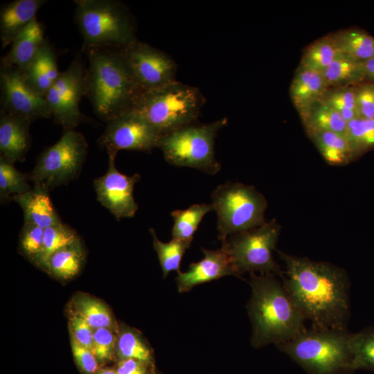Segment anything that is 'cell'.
Masks as SVG:
<instances>
[{"instance_id":"1","label":"cell","mask_w":374,"mask_h":374,"mask_svg":"<svg viewBox=\"0 0 374 374\" xmlns=\"http://www.w3.org/2000/svg\"><path fill=\"white\" fill-rule=\"evenodd\" d=\"M278 254L285 265L283 286L312 327L348 330L350 282L345 270L326 262Z\"/></svg>"},{"instance_id":"2","label":"cell","mask_w":374,"mask_h":374,"mask_svg":"<svg viewBox=\"0 0 374 374\" xmlns=\"http://www.w3.org/2000/svg\"><path fill=\"white\" fill-rule=\"evenodd\" d=\"M275 276L250 273L251 296L247 307L252 324L251 343L257 348L285 342L307 329L305 319Z\"/></svg>"},{"instance_id":"3","label":"cell","mask_w":374,"mask_h":374,"mask_svg":"<svg viewBox=\"0 0 374 374\" xmlns=\"http://www.w3.org/2000/svg\"><path fill=\"white\" fill-rule=\"evenodd\" d=\"M87 53L85 96L96 115L107 123L132 109L143 91L120 50L93 48Z\"/></svg>"},{"instance_id":"4","label":"cell","mask_w":374,"mask_h":374,"mask_svg":"<svg viewBox=\"0 0 374 374\" xmlns=\"http://www.w3.org/2000/svg\"><path fill=\"white\" fill-rule=\"evenodd\" d=\"M348 330L311 328L277 348L308 374H350Z\"/></svg>"},{"instance_id":"5","label":"cell","mask_w":374,"mask_h":374,"mask_svg":"<svg viewBox=\"0 0 374 374\" xmlns=\"http://www.w3.org/2000/svg\"><path fill=\"white\" fill-rule=\"evenodd\" d=\"M204 103L198 88L174 80L161 87L143 91L132 109L161 136L192 124L198 118Z\"/></svg>"},{"instance_id":"6","label":"cell","mask_w":374,"mask_h":374,"mask_svg":"<svg viewBox=\"0 0 374 374\" xmlns=\"http://www.w3.org/2000/svg\"><path fill=\"white\" fill-rule=\"evenodd\" d=\"M75 19L83 39L82 50L120 49L136 39L130 15L113 0H75Z\"/></svg>"},{"instance_id":"7","label":"cell","mask_w":374,"mask_h":374,"mask_svg":"<svg viewBox=\"0 0 374 374\" xmlns=\"http://www.w3.org/2000/svg\"><path fill=\"white\" fill-rule=\"evenodd\" d=\"M227 121L226 118H222L207 124L184 126L162 135L157 148L171 165L215 175L221 166L215 157V138Z\"/></svg>"},{"instance_id":"8","label":"cell","mask_w":374,"mask_h":374,"mask_svg":"<svg viewBox=\"0 0 374 374\" xmlns=\"http://www.w3.org/2000/svg\"><path fill=\"white\" fill-rule=\"evenodd\" d=\"M211 200L217 217L218 238L222 242L231 235L266 222V199L253 186L227 181L215 188Z\"/></svg>"},{"instance_id":"9","label":"cell","mask_w":374,"mask_h":374,"mask_svg":"<svg viewBox=\"0 0 374 374\" xmlns=\"http://www.w3.org/2000/svg\"><path fill=\"white\" fill-rule=\"evenodd\" d=\"M87 147L81 133L74 130L64 131L54 145L44 149L39 156L32 171L26 174L28 181L48 192L68 184L79 175Z\"/></svg>"},{"instance_id":"10","label":"cell","mask_w":374,"mask_h":374,"mask_svg":"<svg viewBox=\"0 0 374 374\" xmlns=\"http://www.w3.org/2000/svg\"><path fill=\"white\" fill-rule=\"evenodd\" d=\"M280 231V226L273 219L253 229L231 235L222 242L239 276L247 271H259L283 277L285 272L273 256Z\"/></svg>"},{"instance_id":"11","label":"cell","mask_w":374,"mask_h":374,"mask_svg":"<svg viewBox=\"0 0 374 374\" xmlns=\"http://www.w3.org/2000/svg\"><path fill=\"white\" fill-rule=\"evenodd\" d=\"M84 75L81 60L75 57L44 96L51 118L64 131L73 130L84 120L79 104L85 96Z\"/></svg>"},{"instance_id":"12","label":"cell","mask_w":374,"mask_h":374,"mask_svg":"<svg viewBox=\"0 0 374 374\" xmlns=\"http://www.w3.org/2000/svg\"><path fill=\"white\" fill-rule=\"evenodd\" d=\"M119 50L143 92L175 80L177 64L166 53L136 39Z\"/></svg>"},{"instance_id":"13","label":"cell","mask_w":374,"mask_h":374,"mask_svg":"<svg viewBox=\"0 0 374 374\" xmlns=\"http://www.w3.org/2000/svg\"><path fill=\"white\" fill-rule=\"evenodd\" d=\"M107 123L98 142L108 155L116 156L121 150L148 151L157 148L161 134L134 109Z\"/></svg>"},{"instance_id":"14","label":"cell","mask_w":374,"mask_h":374,"mask_svg":"<svg viewBox=\"0 0 374 374\" xmlns=\"http://www.w3.org/2000/svg\"><path fill=\"white\" fill-rule=\"evenodd\" d=\"M0 84L1 113L21 117L30 122L51 118L44 96L33 89L17 69L1 66Z\"/></svg>"},{"instance_id":"15","label":"cell","mask_w":374,"mask_h":374,"mask_svg":"<svg viewBox=\"0 0 374 374\" xmlns=\"http://www.w3.org/2000/svg\"><path fill=\"white\" fill-rule=\"evenodd\" d=\"M109 166L105 175L94 179L97 200L117 220L132 217L139 207L133 195L134 186L141 179L138 173L127 176L118 171L114 155H108Z\"/></svg>"},{"instance_id":"16","label":"cell","mask_w":374,"mask_h":374,"mask_svg":"<svg viewBox=\"0 0 374 374\" xmlns=\"http://www.w3.org/2000/svg\"><path fill=\"white\" fill-rule=\"evenodd\" d=\"M202 251L204 254L203 259L191 263L186 272H177L176 282L180 293L225 276L239 277L229 254L223 246L217 250L202 248Z\"/></svg>"},{"instance_id":"17","label":"cell","mask_w":374,"mask_h":374,"mask_svg":"<svg viewBox=\"0 0 374 374\" xmlns=\"http://www.w3.org/2000/svg\"><path fill=\"white\" fill-rule=\"evenodd\" d=\"M30 123L25 118L1 113L0 157L12 163L25 159L31 145Z\"/></svg>"},{"instance_id":"18","label":"cell","mask_w":374,"mask_h":374,"mask_svg":"<svg viewBox=\"0 0 374 374\" xmlns=\"http://www.w3.org/2000/svg\"><path fill=\"white\" fill-rule=\"evenodd\" d=\"M45 0H16L4 5L0 12V38L2 48L12 44L36 17Z\"/></svg>"},{"instance_id":"19","label":"cell","mask_w":374,"mask_h":374,"mask_svg":"<svg viewBox=\"0 0 374 374\" xmlns=\"http://www.w3.org/2000/svg\"><path fill=\"white\" fill-rule=\"evenodd\" d=\"M45 39L43 25L35 17L13 41L8 53L1 57V66L15 67L24 73Z\"/></svg>"},{"instance_id":"20","label":"cell","mask_w":374,"mask_h":374,"mask_svg":"<svg viewBox=\"0 0 374 374\" xmlns=\"http://www.w3.org/2000/svg\"><path fill=\"white\" fill-rule=\"evenodd\" d=\"M22 208L24 223H30L45 229L49 226L62 223L53 204L48 191L34 186L30 191L13 197Z\"/></svg>"},{"instance_id":"21","label":"cell","mask_w":374,"mask_h":374,"mask_svg":"<svg viewBox=\"0 0 374 374\" xmlns=\"http://www.w3.org/2000/svg\"><path fill=\"white\" fill-rule=\"evenodd\" d=\"M55 51L47 39L36 56L22 73L28 85L38 93L45 96L60 75Z\"/></svg>"},{"instance_id":"22","label":"cell","mask_w":374,"mask_h":374,"mask_svg":"<svg viewBox=\"0 0 374 374\" xmlns=\"http://www.w3.org/2000/svg\"><path fill=\"white\" fill-rule=\"evenodd\" d=\"M327 89L321 74L299 67L290 84V95L301 115L321 100Z\"/></svg>"},{"instance_id":"23","label":"cell","mask_w":374,"mask_h":374,"mask_svg":"<svg viewBox=\"0 0 374 374\" xmlns=\"http://www.w3.org/2000/svg\"><path fill=\"white\" fill-rule=\"evenodd\" d=\"M362 62L338 52L321 74L328 88L355 86L365 82Z\"/></svg>"},{"instance_id":"24","label":"cell","mask_w":374,"mask_h":374,"mask_svg":"<svg viewBox=\"0 0 374 374\" xmlns=\"http://www.w3.org/2000/svg\"><path fill=\"white\" fill-rule=\"evenodd\" d=\"M328 36L339 52L360 61L374 57V37L364 30L348 28Z\"/></svg>"},{"instance_id":"25","label":"cell","mask_w":374,"mask_h":374,"mask_svg":"<svg viewBox=\"0 0 374 374\" xmlns=\"http://www.w3.org/2000/svg\"><path fill=\"white\" fill-rule=\"evenodd\" d=\"M300 116L308 134L331 132L345 134L347 122L335 109L321 100Z\"/></svg>"},{"instance_id":"26","label":"cell","mask_w":374,"mask_h":374,"mask_svg":"<svg viewBox=\"0 0 374 374\" xmlns=\"http://www.w3.org/2000/svg\"><path fill=\"white\" fill-rule=\"evenodd\" d=\"M308 135L328 163L341 166L352 161L344 135L331 132H316Z\"/></svg>"},{"instance_id":"27","label":"cell","mask_w":374,"mask_h":374,"mask_svg":"<svg viewBox=\"0 0 374 374\" xmlns=\"http://www.w3.org/2000/svg\"><path fill=\"white\" fill-rule=\"evenodd\" d=\"M84 261V252L78 240L55 252L48 259L46 269L54 276L67 280L75 276Z\"/></svg>"},{"instance_id":"28","label":"cell","mask_w":374,"mask_h":374,"mask_svg":"<svg viewBox=\"0 0 374 374\" xmlns=\"http://www.w3.org/2000/svg\"><path fill=\"white\" fill-rule=\"evenodd\" d=\"M213 210L211 204H195L184 210H175L171 213L174 223L172 236L174 239L191 244L195 232L204 216Z\"/></svg>"},{"instance_id":"29","label":"cell","mask_w":374,"mask_h":374,"mask_svg":"<svg viewBox=\"0 0 374 374\" xmlns=\"http://www.w3.org/2000/svg\"><path fill=\"white\" fill-rule=\"evenodd\" d=\"M348 344L351 371H374V326L364 328L356 333H350Z\"/></svg>"},{"instance_id":"30","label":"cell","mask_w":374,"mask_h":374,"mask_svg":"<svg viewBox=\"0 0 374 374\" xmlns=\"http://www.w3.org/2000/svg\"><path fill=\"white\" fill-rule=\"evenodd\" d=\"M344 136L353 161L374 148V118L357 117L347 122Z\"/></svg>"},{"instance_id":"31","label":"cell","mask_w":374,"mask_h":374,"mask_svg":"<svg viewBox=\"0 0 374 374\" xmlns=\"http://www.w3.org/2000/svg\"><path fill=\"white\" fill-rule=\"evenodd\" d=\"M116 355L118 360L134 359L153 368L154 357L152 350L136 330L124 328L117 337Z\"/></svg>"},{"instance_id":"32","label":"cell","mask_w":374,"mask_h":374,"mask_svg":"<svg viewBox=\"0 0 374 374\" xmlns=\"http://www.w3.org/2000/svg\"><path fill=\"white\" fill-rule=\"evenodd\" d=\"M338 52L330 37L324 36L307 46L303 53L299 67L322 74Z\"/></svg>"},{"instance_id":"33","label":"cell","mask_w":374,"mask_h":374,"mask_svg":"<svg viewBox=\"0 0 374 374\" xmlns=\"http://www.w3.org/2000/svg\"><path fill=\"white\" fill-rule=\"evenodd\" d=\"M78 240L75 231L62 223L44 229V248L37 265L46 269L48 259L55 252Z\"/></svg>"},{"instance_id":"34","label":"cell","mask_w":374,"mask_h":374,"mask_svg":"<svg viewBox=\"0 0 374 374\" xmlns=\"http://www.w3.org/2000/svg\"><path fill=\"white\" fill-rule=\"evenodd\" d=\"M150 232L152 237L154 249L158 255L163 277L166 278L172 271H179L182 257L190 244L174 238L168 242H163L158 238L154 229H150Z\"/></svg>"},{"instance_id":"35","label":"cell","mask_w":374,"mask_h":374,"mask_svg":"<svg viewBox=\"0 0 374 374\" xmlns=\"http://www.w3.org/2000/svg\"><path fill=\"white\" fill-rule=\"evenodd\" d=\"M75 313L82 317L95 330L101 328H112L114 320L105 304L90 296H80L74 302Z\"/></svg>"},{"instance_id":"36","label":"cell","mask_w":374,"mask_h":374,"mask_svg":"<svg viewBox=\"0 0 374 374\" xmlns=\"http://www.w3.org/2000/svg\"><path fill=\"white\" fill-rule=\"evenodd\" d=\"M27 181L26 175L0 157V197L2 204L13 199L16 195L30 191L33 188Z\"/></svg>"},{"instance_id":"37","label":"cell","mask_w":374,"mask_h":374,"mask_svg":"<svg viewBox=\"0 0 374 374\" xmlns=\"http://www.w3.org/2000/svg\"><path fill=\"white\" fill-rule=\"evenodd\" d=\"M321 101L335 109L346 122L359 117L355 86L328 88Z\"/></svg>"},{"instance_id":"38","label":"cell","mask_w":374,"mask_h":374,"mask_svg":"<svg viewBox=\"0 0 374 374\" xmlns=\"http://www.w3.org/2000/svg\"><path fill=\"white\" fill-rule=\"evenodd\" d=\"M19 248L26 257L37 264L44 248V229L24 223L20 233Z\"/></svg>"},{"instance_id":"39","label":"cell","mask_w":374,"mask_h":374,"mask_svg":"<svg viewBox=\"0 0 374 374\" xmlns=\"http://www.w3.org/2000/svg\"><path fill=\"white\" fill-rule=\"evenodd\" d=\"M117 337L111 328L94 330L91 351L99 362L112 361L116 355Z\"/></svg>"},{"instance_id":"40","label":"cell","mask_w":374,"mask_h":374,"mask_svg":"<svg viewBox=\"0 0 374 374\" xmlns=\"http://www.w3.org/2000/svg\"><path fill=\"white\" fill-rule=\"evenodd\" d=\"M355 94L359 117L374 118V83L364 82L355 85Z\"/></svg>"},{"instance_id":"41","label":"cell","mask_w":374,"mask_h":374,"mask_svg":"<svg viewBox=\"0 0 374 374\" xmlns=\"http://www.w3.org/2000/svg\"><path fill=\"white\" fill-rule=\"evenodd\" d=\"M71 344L75 362L83 374H96L100 369L99 362L90 349L79 344L71 337Z\"/></svg>"},{"instance_id":"42","label":"cell","mask_w":374,"mask_h":374,"mask_svg":"<svg viewBox=\"0 0 374 374\" xmlns=\"http://www.w3.org/2000/svg\"><path fill=\"white\" fill-rule=\"evenodd\" d=\"M71 337L81 346L91 350L94 330L80 316L73 313L69 321Z\"/></svg>"},{"instance_id":"43","label":"cell","mask_w":374,"mask_h":374,"mask_svg":"<svg viewBox=\"0 0 374 374\" xmlns=\"http://www.w3.org/2000/svg\"><path fill=\"white\" fill-rule=\"evenodd\" d=\"M149 366L134 359L118 360L115 368L118 374H150Z\"/></svg>"},{"instance_id":"44","label":"cell","mask_w":374,"mask_h":374,"mask_svg":"<svg viewBox=\"0 0 374 374\" xmlns=\"http://www.w3.org/2000/svg\"><path fill=\"white\" fill-rule=\"evenodd\" d=\"M362 66L365 82L374 83V57L363 61Z\"/></svg>"},{"instance_id":"45","label":"cell","mask_w":374,"mask_h":374,"mask_svg":"<svg viewBox=\"0 0 374 374\" xmlns=\"http://www.w3.org/2000/svg\"><path fill=\"white\" fill-rule=\"evenodd\" d=\"M96 374H118L115 368H100Z\"/></svg>"},{"instance_id":"46","label":"cell","mask_w":374,"mask_h":374,"mask_svg":"<svg viewBox=\"0 0 374 374\" xmlns=\"http://www.w3.org/2000/svg\"><path fill=\"white\" fill-rule=\"evenodd\" d=\"M154 374H156V373H154Z\"/></svg>"}]
</instances>
